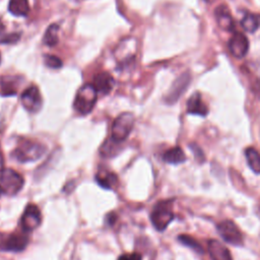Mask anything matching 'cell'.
Returning a JSON list of instances; mask_svg holds the SVG:
<instances>
[{
    "instance_id": "6da1fadb",
    "label": "cell",
    "mask_w": 260,
    "mask_h": 260,
    "mask_svg": "<svg viewBox=\"0 0 260 260\" xmlns=\"http://www.w3.org/2000/svg\"><path fill=\"white\" fill-rule=\"evenodd\" d=\"M98 91L92 84L86 83L81 85L74 98L73 108L80 115L89 114L96 102Z\"/></svg>"
},
{
    "instance_id": "7a4b0ae2",
    "label": "cell",
    "mask_w": 260,
    "mask_h": 260,
    "mask_svg": "<svg viewBox=\"0 0 260 260\" xmlns=\"http://www.w3.org/2000/svg\"><path fill=\"white\" fill-rule=\"evenodd\" d=\"M46 149V146L42 143L26 140L20 142L11 155L19 162L35 161L44 155Z\"/></svg>"
},
{
    "instance_id": "3957f363",
    "label": "cell",
    "mask_w": 260,
    "mask_h": 260,
    "mask_svg": "<svg viewBox=\"0 0 260 260\" xmlns=\"http://www.w3.org/2000/svg\"><path fill=\"white\" fill-rule=\"evenodd\" d=\"M134 126V116L130 112L121 113L114 121L111 129V138L122 143L130 134Z\"/></svg>"
},
{
    "instance_id": "277c9868",
    "label": "cell",
    "mask_w": 260,
    "mask_h": 260,
    "mask_svg": "<svg viewBox=\"0 0 260 260\" xmlns=\"http://www.w3.org/2000/svg\"><path fill=\"white\" fill-rule=\"evenodd\" d=\"M174 218L171 201H159L155 204L150 214V219L153 226L157 231H164Z\"/></svg>"
},
{
    "instance_id": "5b68a950",
    "label": "cell",
    "mask_w": 260,
    "mask_h": 260,
    "mask_svg": "<svg viewBox=\"0 0 260 260\" xmlns=\"http://www.w3.org/2000/svg\"><path fill=\"white\" fill-rule=\"evenodd\" d=\"M24 184L20 174L12 169H3L0 174V191L5 195L17 194Z\"/></svg>"
},
{
    "instance_id": "8992f818",
    "label": "cell",
    "mask_w": 260,
    "mask_h": 260,
    "mask_svg": "<svg viewBox=\"0 0 260 260\" xmlns=\"http://www.w3.org/2000/svg\"><path fill=\"white\" fill-rule=\"evenodd\" d=\"M28 238L23 234L6 235L0 233V251L20 252L25 249Z\"/></svg>"
},
{
    "instance_id": "52a82bcc",
    "label": "cell",
    "mask_w": 260,
    "mask_h": 260,
    "mask_svg": "<svg viewBox=\"0 0 260 260\" xmlns=\"http://www.w3.org/2000/svg\"><path fill=\"white\" fill-rule=\"evenodd\" d=\"M190 81L191 75L189 72H184L180 76H178L171 85V88L169 89L167 95L165 96V102L169 105L175 104L186 91Z\"/></svg>"
},
{
    "instance_id": "ba28073f",
    "label": "cell",
    "mask_w": 260,
    "mask_h": 260,
    "mask_svg": "<svg viewBox=\"0 0 260 260\" xmlns=\"http://www.w3.org/2000/svg\"><path fill=\"white\" fill-rule=\"evenodd\" d=\"M20 101L22 107L29 113H37L41 110L43 106V99L39 88L35 85H31L25 88L21 95Z\"/></svg>"
},
{
    "instance_id": "9c48e42d",
    "label": "cell",
    "mask_w": 260,
    "mask_h": 260,
    "mask_svg": "<svg viewBox=\"0 0 260 260\" xmlns=\"http://www.w3.org/2000/svg\"><path fill=\"white\" fill-rule=\"evenodd\" d=\"M217 231L221 238L232 245H242L243 236L239 228L232 220H223L217 224Z\"/></svg>"
},
{
    "instance_id": "30bf717a",
    "label": "cell",
    "mask_w": 260,
    "mask_h": 260,
    "mask_svg": "<svg viewBox=\"0 0 260 260\" xmlns=\"http://www.w3.org/2000/svg\"><path fill=\"white\" fill-rule=\"evenodd\" d=\"M42 222V214L39 207L35 204H28L20 218V224L24 232L36 230Z\"/></svg>"
},
{
    "instance_id": "8fae6325",
    "label": "cell",
    "mask_w": 260,
    "mask_h": 260,
    "mask_svg": "<svg viewBox=\"0 0 260 260\" xmlns=\"http://www.w3.org/2000/svg\"><path fill=\"white\" fill-rule=\"evenodd\" d=\"M229 50L236 58H243L249 50V41L242 32H235L229 41Z\"/></svg>"
},
{
    "instance_id": "7c38bea8",
    "label": "cell",
    "mask_w": 260,
    "mask_h": 260,
    "mask_svg": "<svg viewBox=\"0 0 260 260\" xmlns=\"http://www.w3.org/2000/svg\"><path fill=\"white\" fill-rule=\"evenodd\" d=\"M214 17L218 26L223 30H232L234 28V19L229 8L220 4L214 9Z\"/></svg>"
},
{
    "instance_id": "4fadbf2b",
    "label": "cell",
    "mask_w": 260,
    "mask_h": 260,
    "mask_svg": "<svg viewBox=\"0 0 260 260\" xmlns=\"http://www.w3.org/2000/svg\"><path fill=\"white\" fill-rule=\"evenodd\" d=\"M92 85L96 89L98 93L100 92L103 94H108L112 91L115 85V80L108 72H100L94 75Z\"/></svg>"
},
{
    "instance_id": "5bb4252c",
    "label": "cell",
    "mask_w": 260,
    "mask_h": 260,
    "mask_svg": "<svg viewBox=\"0 0 260 260\" xmlns=\"http://www.w3.org/2000/svg\"><path fill=\"white\" fill-rule=\"evenodd\" d=\"M187 112L192 115L205 117L208 114V108L201 99L199 92L193 93L187 102Z\"/></svg>"
},
{
    "instance_id": "9a60e30c",
    "label": "cell",
    "mask_w": 260,
    "mask_h": 260,
    "mask_svg": "<svg viewBox=\"0 0 260 260\" xmlns=\"http://www.w3.org/2000/svg\"><path fill=\"white\" fill-rule=\"evenodd\" d=\"M208 252L212 260H233L229 249L217 240L208 242Z\"/></svg>"
},
{
    "instance_id": "2e32d148",
    "label": "cell",
    "mask_w": 260,
    "mask_h": 260,
    "mask_svg": "<svg viewBox=\"0 0 260 260\" xmlns=\"http://www.w3.org/2000/svg\"><path fill=\"white\" fill-rule=\"evenodd\" d=\"M18 78L13 76H2L0 78V92L3 95H14L17 92Z\"/></svg>"
},
{
    "instance_id": "e0dca14e",
    "label": "cell",
    "mask_w": 260,
    "mask_h": 260,
    "mask_svg": "<svg viewBox=\"0 0 260 260\" xmlns=\"http://www.w3.org/2000/svg\"><path fill=\"white\" fill-rule=\"evenodd\" d=\"M95 180L105 189H113L118 183L117 176L109 171H100L95 176Z\"/></svg>"
},
{
    "instance_id": "ac0fdd59",
    "label": "cell",
    "mask_w": 260,
    "mask_h": 260,
    "mask_svg": "<svg viewBox=\"0 0 260 260\" xmlns=\"http://www.w3.org/2000/svg\"><path fill=\"white\" fill-rule=\"evenodd\" d=\"M164 160L168 164H172V165H178V164H182L186 160V155L183 151V149L179 146H175L172 147L170 149H168L162 156Z\"/></svg>"
},
{
    "instance_id": "d6986e66",
    "label": "cell",
    "mask_w": 260,
    "mask_h": 260,
    "mask_svg": "<svg viewBox=\"0 0 260 260\" xmlns=\"http://www.w3.org/2000/svg\"><path fill=\"white\" fill-rule=\"evenodd\" d=\"M8 10L15 16H25L29 12L28 0H9Z\"/></svg>"
},
{
    "instance_id": "ffe728a7",
    "label": "cell",
    "mask_w": 260,
    "mask_h": 260,
    "mask_svg": "<svg viewBox=\"0 0 260 260\" xmlns=\"http://www.w3.org/2000/svg\"><path fill=\"white\" fill-rule=\"evenodd\" d=\"M245 155L250 169L254 173L260 174V153L254 147H248L245 150Z\"/></svg>"
},
{
    "instance_id": "44dd1931",
    "label": "cell",
    "mask_w": 260,
    "mask_h": 260,
    "mask_svg": "<svg viewBox=\"0 0 260 260\" xmlns=\"http://www.w3.org/2000/svg\"><path fill=\"white\" fill-rule=\"evenodd\" d=\"M58 31H59V25L56 23L51 24L43 38V43L48 47H54L58 44L59 38H58Z\"/></svg>"
},
{
    "instance_id": "7402d4cb",
    "label": "cell",
    "mask_w": 260,
    "mask_h": 260,
    "mask_svg": "<svg viewBox=\"0 0 260 260\" xmlns=\"http://www.w3.org/2000/svg\"><path fill=\"white\" fill-rule=\"evenodd\" d=\"M241 24L245 30L249 32H254L258 29L260 25V20L255 14L246 13L241 20Z\"/></svg>"
},
{
    "instance_id": "603a6c76",
    "label": "cell",
    "mask_w": 260,
    "mask_h": 260,
    "mask_svg": "<svg viewBox=\"0 0 260 260\" xmlns=\"http://www.w3.org/2000/svg\"><path fill=\"white\" fill-rule=\"evenodd\" d=\"M121 143L113 140L111 137L105 141V143L103 144V146L101 147V153L104 156L110 157V156H114L115 154L118 153L119 150V145Z\"/></svg>"
},
{
    "instance_id": "cb8c5ba5",
    "label": "cell",
    "mask_w": 260,
    "mask_h": 260,
    "mask_svg": "<svg viewBox=\"0 0 260 260\" xmlns=\"http://www.w3.org/2000/svg\"><path fill=\"white\" fill-rule=\"evenodd\" d=\"M178 240H179L183 245H185V246H187V247H189V248L195 250V251L198 252V253H202V252H203L202 246H201L194 238H192V237L189 236V235H180V236L178 237Z\"/></svg>"
},
{
    "instance_id": "d4e9b609",
    "label": "cell",
    "mask_w": 260,
    "mask_h": 260,
    "mask_svg": "<svg viewBox=\"0 0 260 260\" xmlns=\"http://www.w3.org/2000/svg\"><path fill=\"white\" fill-rule=\"evenodd\" d=\"M44 62L47 67L52 68V69H59L63 65L60 58H58L55 55H51V54H46L44 56Z\"/></svg>"
},
{
    "instance_id": "484cf974",
    "label": "cell",
    "mask_w": 260,
    "mask_h": 260,
    "mask_svg": "<svg viewBox=\"0 0 260 260\" xmlns=\"http://www.w3.org/2000/svg\"><path fill=\"white\" fill-rule=\"evenodd\" d=\"M20 39V35L18 32L6 34L0 37V43L2 44H15Z\"/></svg>"
},
{
    "instance_id": "4316f807",
    "label": "cell",
    "mask_w": 260,
    "mask_h": 260,
    "mask_svg": "<svg viewBox=\"0 0 260 260\" xmlns=\"http://www.w3.org/2000/svg\"><path fill=\"white\" fill-rule=\"evenodd\" d=\"M190 147H191V149H192V151H193V153H194V155L196 156L197 159H199L201 161L204 160V154H203L202 150L196 144H191Z\"/></svg>"
},
{
    "instance_id": "83f0119b",
    "label": "cell",
    "mask_w": 260,
    "mask_h": 260,
    "mask_svg": "<svg viewBox=\"0 0 260 260\" xmlns=\"http://www.w3.org/2000/svg\"><path fill=\"white\" fill-rule=\"evenodd\" d=\"M118 260H141V255L137 254V253H133V254H124L121 255Z\"/></svg>"
},
{
    "instance_id": "f1b7e54d",
    "label": "cell",
    "mask_w": 260,
    "mask_h": 260,
    "mask_svg": "<svg viewBox=\"0 0 260 260\" xmlns=\"http://www.w3.org/2000/svg\"><path fill=\"white\" fill-rule=\"evenodd\" d=\"M253 90L255 92V94L260 99V79H258L255 83H254V86H253Z\"/></svg>"
},
{
    "instance_id": "f546056e",
    "label": "cell",
    "mask_w": 260,
    "mask_h": 260,
    "mask_svg": "<svg viewBox=\"0 0 260 260\" xmlns=\"http://www.w3.org/2000/svg\"><path fill=\"white\" fill-rule=\"evenodd\" d=\"M3 166H4V160H3V156H2V154L0 152V171L3 170Z\"/></svg>"
},
{
    "instance_id": "4dcf8cb0",
    "label": "cell",
    "mask_w": 260,
    "mask_h": 260,
    "mask_svg": "<svg viewBox=\"0 0 260 260\" xmlns=\"http://www.w3.org/2000/svg\"><path fill=\"white\" fill-rule=\"evenodd\" d=\"M205 1H207V2H212L213 0H205Z\"/></svg>"
},
{
    "instance_id": "1f68e13d",
    "label": "cell",
    "mask_w": 260,
    "mask_h": 260,
    "mask_svg": "<svg viewBox=\"0 0 260 260\" xmlns=\"http://www.w3.org/2000/svg\"><path fill=\"white\" fill-rule=\"evenodd\" d=\"M0 63H1V56H0Z\"/></svg>"
}]
</instances>
